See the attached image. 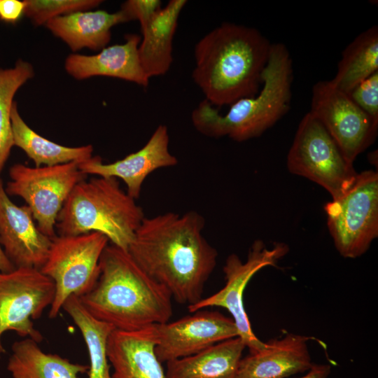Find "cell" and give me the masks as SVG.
I'll use <instances>...</instances> for the list:
<instances>
[{"label": "cell", "mask_w": 378, "mask_h": 378, "mask_svg": "<svg viewBox=\"0 0 378 378\" xmlns=\"http://www.w3.org/2000/svg\"><path fill=\"white\" fill-rule=\"evenodd\" d=\"M144 217L142 208L117 178L97 176L75 186L57 216L55 228L59 235L66 236L97 232L127 251Z\"/></svg>", "instance_id": "cell-5"}, {"label": "cell", "mask_w": 378, "mask_h": 378, "mask_svg": "<svg viewBox=\"0 0 378 378\" xmlns=\"http://www.w3.org/2000/svg\"><path fill=\"white\" fill-rule=\"evenodd\" d=\"M14 269H15V267L8 260L0 245V272H8Z\"/></svg>", "instance_id": "cell-32"}, {"label": "cell", "mask_w": 378, "mask_h": 378, "mask_svg": "<svg viewBox=\"0 0 378 378\" xmlns=\"http://www.w3.org/2000/svg\"><path fill=\"white\" fill-rule=\"evenodd\" d=\"M155 325L134 331L113 330L107 342L112 378H167L155 353Z\"/></svg>", "instance_id": "cell-17"}, {"label": "cell", "mask_w": 378, "mask_h": 378, "mask_svg": "<svg viewBox=\"0 0 378 378\" xmlns=\"http://www.w3.org/2000/svg\"><path fill=\"white\" fill-rule=\"evenodd\" d=\"M289 172L320 185L332 200L342 196L354 184L358 173L354 164L321 123L308 112L301 120L287 156Z\"/></svg>", "instance_id": "cell-6"}, {"label": "cell", "mask_w": 378, "mask_h": 378, "mask_svg": "<svg viewBox=\"0 0 378 378\" xmlns=\"http://www.w3.org/2000/svg\"><path fill=\"white\" fill-rule=\"evenodd\" d=\"M34 75L32 65L21 59L12 68H0V173L14 146L10 120L14 96Z\"/></svg>", "instance_id": "cell-26"}, {"label": "cell", "mask_w": 378, "mask_h": 378, "mask_svg": "<svg viewBox=\"0 0 378 378\" xmlns=\"http://www.w3.org/2000/svg\"><path fill=\"white\" fill-rule=\"evenodd\" d=\"M169 144L167 127L160 125L138 151L109 164L103 163L99 156H92L78 163V168L85 175L122 179L127 186V194L136 200L140 196L143 183L150 174L177 164L178 160L170 153Z\"/></svg>", "instance_id": "cell-15"}, {"label": "cell", "mask_w": 378, "mask_h": 378, "mask_svg": "<svg viewBox=\"0 0 378 378\" xmlns=\"http://www.w3.org/2000/svg\"><path fill=\"white\" fill-rule=\"evenodd\" d=\"M246 345L239 337L167 363V378H236Z\"/></svg>", "instance_id": "cell-21"}, {"label": "cell", "mask_w": 378, "mask_h": 378, "mask_svg": "<svg viewBox=\"0 0 378 378\" xmlns=\"http://www.w3.org/2000/svg\"><path fill=\"white\" fill-rule=\"evenodd\" d=\"M77 162L30 167L18 163L9 170L8 195L22 197L30 209L38 230L54 238L57 216L75 186L85 179Z\"/></svg>", "instance_id": "cell-9"}, {"label": "cell", "mask_w": 378, "mask_h": 378, "mask_svg": "<svg viewBox=\"0 0 378 378\" xmlns=\"http://www.w3.org/2000/svg\"><path fill=\"white\" fill-rule=\"evenodd\" d=\"M348 94L363 111L378 124V71L356 85Z\"/></svg>", "instance_id": "cell-28"}, {"label": "cell", "mask_w": 378, "mask_h": 378, "mask_svg": "<svg viewBox=\"0 0 378 378\" xmlns=\"http://www.w3.org/2000/svg\"><path fill=\"white\" fill-rule=\"evenodd\" d=\"M52 239L36 225L27 205L13 203L0 180V245L15 268L41 270Z\"/></svg>", "instance_id": "cell-14"}, {"label": "cell", "mask_w": 378, "mask_h": 378, "mask_svg": "<svg viewBox=\"0 0 378 378\" xmlns=\"http://www.w3.org/2000/svg\"><path fill=\"white\" fill-rule=\"evenodd\" d=\"M62 309L78 328L85 343L90 360L88 378H112L107 356V342L115 328L93 317L76 295L69 297Z\"/></svg>", "instance_id": "cell-25"}, {"label": "cell", "mask_w": 378, "mask_h": 378, "mask_svg": "<svg viewBox=\"0 0 378 378\" xmlns=\"http://www.w3.org/2000/svg\"><path fill=\"white\" fill-rule=\"evenodd\" d=\"M270 46L254 28L223 23L196 43L193 81L214 106L253 97L262 83Z\"/></svg>", "instance_id": "cell-3"}, {"label": "cell", "mask_w": 378, "mask_h": 378, "mask_svg": "<svg viewBox=\"0 0 378 378\" xmlns=\"http://www.w3.org/2000/svg\"><path fill=\"white\" fill-rule=\"evenodd\" d=\"M55 293L54 282L39 270L22 267L0 272V358L6 352L2 337L7 331L37 343L43 340L32 320L50 307Z\"/></svg>", "instance_id": "cell-11"}, {"label": "cell", "mask_w": 378, "mask_h": 378, "mask_svg": "<svg viewBox=\"0 0 378 378\" xmlns=\"http://www.w3.org/2000/svg\"><path fill=\"white\" fill-rule=\"evenodd\" d=\"M307 372L297 378H328L331 372V367L328 364L313 363Z\"/></svg>", "instance_id": "cell-31"}, {"label": "cell", "mask_w": 378, "mask_h": 378, "mask_svg": "<svg viewBox=\"0 0 378 378\" xmlns=\"http://www.w3.org/2000/svg\"><path fill=\"white\" fill-rule=\"evenodd\" d=\"M108 241L97 232L52 238L48 256L40 270L55 284L50 318L58 316L69 297H80L92 289L99 276L101 255Z\"/></svg>", "instance_id": "cell-8"}, {"label": "cell", "mask_w": 378, "mask_h": 378, "mask_svg": "<svg viewBox=\"0 0 378 378\" xmlns=\"http://www.w3.org/2000/svg\"><path fill=\"white\" fill-rule=\"evenodd\" d=\"M36 341L15 342L7 363L12 378H80L88 365L72 363L57 354L43 351Z\"/></svg>", "instance_id": "cell-22"}, {"label": "cell", "mask_w": 378, "mask_h": 378, "mask_svg": "<svg viewBox=\"0 0 378 378\" xmlns=\"http://www.w3.org/2000/svg\"><path fill=\"white\" fill-rule=\"evenodd\" d=\"M24 2L18 0H0V19L14 23L24 14Z\"/></svg>", "instance_id": "cell-30"}, {"label": "cell", "mask_w": 378, "mask_h": 378, "mask_svg": "<svg viewBox=\"0 0 378 378\" xmlns=\"http://www.w3.org/2000/svg\"><path fill=\"white\" fill-rule=\"evenodd\" d=\"M378 71V27L360 33L344 50L337 71L330 80L349 94L356 85Z\"/></svg>", "instance_id": "cell-24"}, {"label": "cell", "mask_w": 378, "mask_h": 378, "mask_svg": "<svg viewBox=\"0 0 378 378\" xmlns=\"http://www.w3.org/2000/svg\"><path fill=\"white\" fill-rule=\"evenodd\" d=\"M128 21L127 16L120 9L115 13L97 10L57 17L45 25L73 52L83 48L100 51L111 41V28Z\"/></svg>", "instance_id": "cell-19"}, {"label": "cell", "mask_w": 378, "mask_h": 378, "mask_svg": "<svg viewBox=\"0 0 378 378\" xmlns=\"http://www.w3.org/2000/svg\"><path fill=\"white\" fill-rule=\"evenodd\" d=\"M24 15L36 26L45 25L57 17L91 10L98 7L101 0H24Z\"/></svg>", "instance_id": "cell-27"}, {"label": "cell", "mask_w": 378, "mask_h": 378, "mask_svg": "<svg viewBox=\"0 0 378 378\" xmlns=\"http://www.w3.org/2000/svg\"><path fill=\"white\" fill-rule=\"evenodd\" d=\"M309 113L321 123L346 160L352 164L375 138L378 124L330 80H321L313 86Z\"/></svg>", "instance_id": "cell-12"}, {"label": "cell", "mask_w": 378, "mask_h": 378, "mask_svg": "<svg viewBox=\"0 0 378 378\" xmlns=\"http://www.w3.org/2000/svg\"><path fill=\"white\" fill-rule=\"evenodd\" d=\"M292 80V59L287 48L281 43L271 44L261 90L232 104L225 115L204 99L192 111V123L208 137L227 136L239 142L258 137L288 110Z\"/></svg>", "instance_id": "cell-4"}, {"label": "cell", "mask_w": 378, "mask_h": 378, "mask_svg": "<svg viewBox=\"0 0 378 378\" xmlns=\"http://www.w3.org/2000/svg\"><path fill=\"white\" fill-rule=\"evenodd\" d=\"M186 0H170L143 29L138 48L141 65L147 77L164 75L173 62V38Z\"/></svg>", "instance_id": "cell-20"}, {"label": "cell", "mask_w": 378, "mask_h": 378, "mask_svg": "<svg viewBox=\"0 0 378 378\" xmlns=\"http://www.w3.org/2000/svg\"><path fill=\"white\" fill-rule=\"evenodd\" d=\"M155 328V353L162 363L239 336L233 319L216 311L198 310L175 321L157 324Z\"/></svg>", "instance_id": "cell-13"}, {"label": "cell", "mask_w": 378, "mask_h": 378, "mask_svg": "<svg viewBox=\"0 0 378 378\" xmlns=\"http://www.w3.org/2000/svg\"><path fill=\"white\" fill-rule=\"evenodd\" d=\"M288 246L284 243H275L269 248L261 240H255L248 251L247 260L243 262L236 254L230 255L223 267L225 285L216 293L200 300L188 307L190 313L206 307H220L231 314L239 336L248 347L255 353L265 347V342L254 334L245 311L243 295L251 278L260 270L268 266L276 267L279 260L288 252Z\"/></svg>", "instance_id": "cell-10"}, {"label": "cell", "mask_w": 378, "mask_h": 378, "mask_svg": "<svg viewBox=\"0 0 378 378\" xmlns=\"http://www.w3.org/2000/svg\"><path fill=\"white\" fill-rule=\"evenodd\" d=\"M10 120L14 146L22 149L36 167L71 162L80 163L92 157V145L64 146L37 134L22 118L15 102L11 108Z\"/></svg>", "instance_id": "cell-23"}, {"label": "cell", "mask_w": 378, "mask_h": 378, "mask_svg": "<svg viewBox=\"0 0 378 378\" xmlns=\"http://www.w3.org/2000/svg\"><path fill=\"white\" fill-rule=\"evenodd\" d=\"M324 209L327 225L339 253L346 258L364 254L378 236V174L358 173L351 187Z\"/></svg>", "instance_id": "cell-7"}, {"label": "cell", "mask_w": 378, "mask_h": 378, "mask_svg": "<svg viewBox=\"0 0 378 378\" xmlns=\"http://www.w3.org/2000/svg\"><path fill=\"white\" fill-rule=\"evenodd\" d=\"M141 40V36L136 34H128L124 43L106 47L97 54L71 53L64 61V69L76 80L108 76L146 88L149 78L144 71L138 55Z\"/></svg>", "instance_id": "cell-16"}, {"label": "cell", "mask_w": 378, "mask_h": 378, "mask_svg": "<svg viewBox=\"0 0 378 378\" xmlns=\"http://www.w3.org/2000/svg\"><path fill=\"white\" fill-rule=\"evenodd\" d=\"M310 337L287 334L265 342V347L241 358L236 378H287L312 365L307 342Z\"/></svg>", "instance_id": "cell-18"}, {"label": "cell", "mask_w": 378, "mask_h": 378, "mask_svg": "<svg viewBox=\"0 0 378 378\" xmlns=\"http://www.w3.org/2000/svg\"><path fill=\"white\" fill-rule=\"evenodd\" d=\"M205 220L195 211L144 217L127 251L138 265L188 307L202 299L218 252L204 238Z\"/></svg>", "instance_id": "cell-1"}, {"label": "cell", "mask_w": 378, "mask_h": 378, "mask_svg": "<svg viewBox=\"0 0 378 378\" xmlns=\"http://www.w3.org/2000/svg\"><path fill=\"white\" fill-rule=\"evenodd\" d=\"M99 265L96 284L78 297L93 317L122 331L169 321L172 315L171 293L148 275L127 251L108 244Z\"/></svg>", "instance_id": "cell-2"}, {"label": "cell", "mask_w": 378, "mask_h": 378, "mask_svg": "<svg viewBox=\"0 0 378 378\" xmlns=\"http://www.w3.org/2000/svg\"><path fill=\"white\" fill-rule=\"evenodd\" d=\"M161 4L159 0H128L122 4L120 10L126 14L130 21L138 20L141 30L162 8Z\"/></svg>", "instance_id": "cell-29"}]
</instances>
